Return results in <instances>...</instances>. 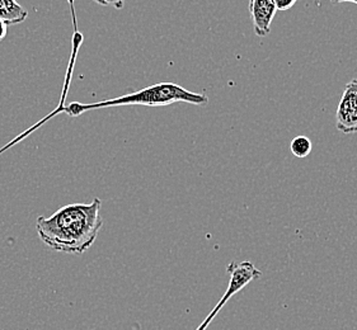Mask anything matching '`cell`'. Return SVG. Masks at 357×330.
I'll use <instances>...</instances> for the list:
<instances>
[{
  "mask_svg": "<svg viewBox=\"0 0 357 330\" xmlns=\"http://www.w3.org/2000/svg\"><path fill=\"white\" fill-rule=\"evenodd\" d=\"M333 4H343V3H351V4H356L357 0H331Z\"/></svg>",
  "mask_w": 357,
  "mask_h": 330,
  "instance_id": "obj_12",
  "label": "cell"
},
{
  "mask_svg": "<svg viewBox=\"0 0 357 330\" xmlns=\"http://www.w3.org/2000/svg\"><path fill=\"white\" fill-rule=\"evenodd\" d=\"M248 9L255 33L258 37L267 36L278 12L275 0H248Z\"/></svg>",
  "mask_w": 357,
  "mask_h": 330,
  "instance_id": "obj_5",
  "label": "cell"
},
{
  "mask_svg": "<svg viewBox=\"0 0 357 330\" xmlns=\"http://www.w3.org/2000/svg\"><path fill=\"white\" fill-rule=\"evenodd\" d=\"M174 103H188L193 106L204 107L208 103V98L205 94L195 93L187 91L186 88L178 86L176 83H158L154 86H146L134 93L125 94L108 101L97 102V103H78L73 102L65 112L70 117H78L88 111L102 109L108 107H122V106H148V107H165Z\"/></svg>",
  "mask_w": 357,
  "mask_h": 330,
  "instance_id": "obj_2",
  "label": "cell"
},
{
  "mask_svg": "<svg viewBox=\"0 0 357 330\" xmlns=\"http://www.w3.org/2000/svg\"><path fill=\"white\" fill-rule=\"evenodd\" d=\"M93 1L103 7H114L116 9H121L125 3V0H93Z\"/></svg>",
  "mask_w": 357,
  "mask_h": 330,
  "instance_id": "obj_9",
  "label": "cell"
},
{
  "mask_svg": "<svg viewBox=\"0 0 357 330\" xmlns=\"http://www.w3.org/2000/svg\"><path fill=\"white\" fill-rule=\"evenodd\" d=\"M313 150V144L307 136L294 137L290 143V151L295 158H307Z\"/></svg>",
  "mask_w": 357,
  "mask_h": 330,
  "instance_id": "obj_7",
  "label": "cell"
},
{
  "mask_svg": "<svg viewBox=\"0 0 357 330\" xmlns=\"http://www.w3.org/2000/svg\"><path fill=\"white\" fill-rule=\"evenodd\" d=\"M298 0H275V4H276V9L278 10H289L290 8H293L295 6Z\"/></svg>",
  "mask_w": 357,
  "mask_h": 330,
  "instance_id": "obj_10",
  "label": "cell"
},
{
  "mask_svg": "<svg viewBox=\"0 0 357 330\" xmlns=\"http://www.w3.org/2000/svg\"><path fill=\"white\" fill-rule=\"evenodd\" d=\"M336 127L346 135L357 132V79L344 86L336 111Z\"/></svg>",
  "mask_w": 357,
  "mask_h": 330,
  "instance_id": "obj_3",
  "label": "cell"
},
{
  "mask_svg": "<svg viewBox=\"0 0 357 330\" xmlns=\"http://www.w3.org/2000/svg\"><path fill=\"white\" fill-rule=\"evenodd\" d=\"M8 26L4 22L0 19V42L7 37Z\"/></svg>",
  "mask_w": 357,
  "mask_h": 330,
  "instance_id": "obj_11",
  "label": "cell"
},
{
  "mask_svg": "<svg viewBox=\"0 0 357 330\" xmlns=\"http://www.w3.org/2000/svg\"><path fill=\"white\" fill-rule=\"evenodd\" d=\"M27 17L29 12L17 0H0V19L7 26L23 23Z\"/></svg>",
  "mask_w": 357,
  "mask_h": 330,
  "instance_id": "obj_6",
  "label": "cell"
},
{
  "mask_svg": "<svg viewBox=\"0 0 357 330\" xmlns=\"http://www.w3.org/2000/svg\"><path fill=\"white\" fill-rule=\"evenodd\" d=\"M100 208V198L91 203L66 205L49 217L40 216L37 234L52 251L83 254L94 244L103 225Z\"/></svg>",
  "mask_w": 357,
  "mask_h": 330,
  "instance_id": "obj_1",
  "label": "cell"
},
{
  "mask_svg": "<svg viewBox=\"0 0 357 330\" xmlns=\"http://www.w3.org/2000/svg\"><path fill=\"white\" fill-rule=\"evenodd\" d=\"M227 302L228 301H227L224 297H222V299H220V301L216 304V306H215L214 309L211 310V313L206 316V319L200 324V327H199L196 330H206L207 327H208L210 323L214 320L215 316L219 314V311L222 309V306H224Z\"/></svg>",
  "mask_w": 357,
  "mask_h": 330,
  "instance_id": "obj_8",
  "label": "cell"
},
{
  "mask_svg": "<svg viewBox=\"0 0 357 330\" xmlns=\"http://www.w3.org/2000/svg\"><path fill=\"white\" fill-rule=\"evenodd\" d=\"M227 272L230 276V280L228 288L222 296L227 301L239 291H242L245 286H248L252 281L258 280L262 276V272L250 260H244L241 263L231 262L227 268Z\"/></svg>",
  "mask_w": 357,
  "mask_h": 330,
  "instance_id": "obj_4",
  "label": "cell"
}]
</instances>
